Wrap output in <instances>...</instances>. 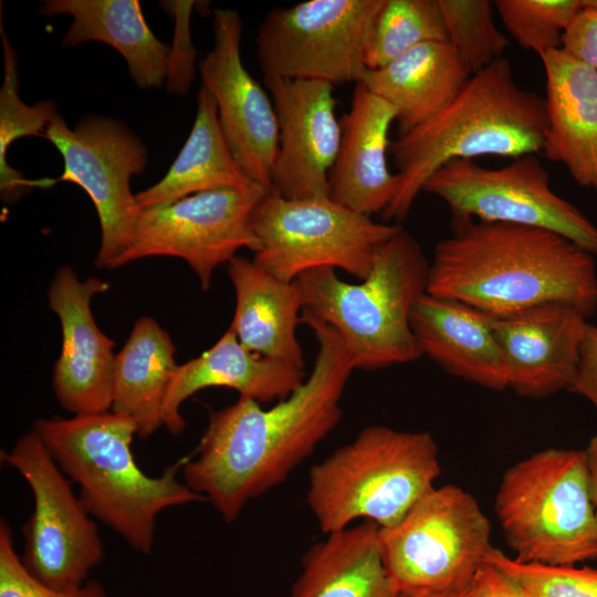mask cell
I'll return each mask as SVG.
<instances>
[{
    "mask_svg": "<svg viewBox=\"0 0 597 597\" xmlns=\"http://www.w3.org/2000/svg\"><path fill=\"white\" fill-rule=\"evenodd\" d=\"M318 342L304 383L269 409L240 397L212 411L195 457L182 465L185 483L203 495L226 522L247 503L281 484L336 427L352 358L326 324L301 316Z\"/></svg>",
    "mask_w": 597,
    "mask_h": 597,
    "instance_id": "cell-1",
    "label": "cell"
},
{
    "mask_svg": "<svg viewBox=\"0 0 597 597\" xmlns=\"http://www.w3.org/2000/svg\"><path fill=\"white\" fill-rule=\"evenodd\" d=\"M429 265L427 293L491 317L563 303L586 317L597 308L594 255L555 232L469 220L453 226Z\"/></svg>",
    "mask_w": 597,
    "mask_h": 597,
    "instance_id": "cell-2",
    "label": "cell"
},
{
    "mask_svg": "<svg viewBox=\"0 0 597 597\" xmlns=\"http://www.w3.org/2000/svg\"><path fill=\"white\" fill-rule=\"evenodd\" d=\"M546 130L544 96L521 87L510 61L498 59L471 75L437 115L391 142L399 187L383 217L405 220L426 181L447 163L538 154Z\"/></svg>",
    "mask_w": 597,
    "mask_h": 597,
    "instance_id": "cell-3",
    "label": "cell"
},
{
    "mask_svg": "<svg viewBox=\"0 0 597 597\" xmlns=\"http://www.w3.org/2000/svg\"><path fill=\"white\" fill-rule=\"evenodd\" d=\"M32 429L64 472L80 486L88 513L145 555L151 552L157 516L166 509L207 501L177 479L186 460L159 476L137 465L134 420L112 410L72 418L38 419Z\"/></svg>",
    "mask_w": 597,
    "mask_h": 597,
    "instance_id": "cell-4",
    "label": "cell"
},
{
    "mask_svg": "<svg viewBox=\"0 0 597 597\" xmlns=\"http://www.w3.org/2000/svg\"><path fill=\"white\" fill-rule=\"evenodd\" d=\"M429 265L419 243L404 228L376 251L368 276L359 283L341 280L323 266L301 274L303 317L332 327L343 341L355 369L376 370L422 356L411 328V312L427 292Z\"/></svg>",
    "mask_w": 597,
    "mask_h": 597,
    "instance_id": "cell-5",
    "label": "cell"
},
{
    "mask_svg": "<svg viewBox=\"0 0 597 597\" xmlns=\"http://www.w3.org/2000/svg\"><path fill=\"white\" fill-rule=\"evenodd\" d=\"M440 472L429 432L370 426L312 467L307 504L326 535L357 520L389 527L434 488Z\"/></svg>",
    "mask_w": 597,
    "mask_h": 597,
    "instance_id": "cell-6",
    "label": "cell"
},
{
    "mask_svg": "<svg viewBox=\"0 0 597 597\" xmlns=\"http://www.w3.org/2000/svg\"><path fill=\"white\" fill-rule=\"evenodd\" d=\"M495 513L519 562L572 566L597 558L585 449L546 448L510 467Z\"/></svg>",
    "mask_w": 597,
    "mask_h": 597,
    "instance_id": "cell-7",
    "label": "cell"
},
{
    "mask_svg": "<svg viewBox=\"0 0 597 597\" xmlns=\"http://www.w3.org/2000/svg\"><path fill=\"white\" fill-rule=\"evenodd\" d=\"M476 500L460 486L433 488L395 525L379 527L383 561L399 597L468 588L493 547Z\"/></svg>",
    "mask_w": 597,
    "mask_h": 597,
    "instance_id": "cell-8",
    "label": "cell"
},
{
    "mask_svg": "<svg viewBox=\"0 0 597 597\" xmlns=\"http://www.w3.org/2000/svg\"><path fill=\"white\" fill-rule=\"evenodd\" d=\"M251 222L261 244L252 260L284 282L323 266L364 280L378 248L400 229L329 197L287 199L272 190L255 207Z\"/></svg>",
    "mask_w": 597,
    "mask_h": 597,
    "instance_id": "cell-9",
    "label": "cell"
},
{
    "mask_svg": "<svg viewBox=\"0 0 597 597\" xmlns=\"http://www.w3.org/2000/svg\"><path fill=\"white\" fill-rule=\"evenodd\" d=\"M385 0H310L272 9L255 38L263 76L360 83Z\"/></svg>",
    "mask_w": 597,
    "mask_h": 597,
    "instance_id": "cell-10",
    "label": "cell"
},
{
    "mask_svg": "<svg viewBox=\"0 0 597 597\" xmlns=\"http://www.w3.org/2000/svg\"><path fill=\"white\" fill-rule=\"evenodd\" d=\"M537 155L514 158L500 168L454 159L430 176L422 191L447 203L453 226L474 220L540 228L597 255V227L552 189Z\"/></svg>",
    "mask_w": 597,
    "mask_h": 597,
    "instance_id": "cell-11",
    "label": "cell"
},
{
    "mask_svg": "<svg viewBox=\"0 0 597 597\" xmlns=\"http://www.w3.org/2000/svg\"><path fill=\"white\" fill-rule=\"evenodd\" d=\"M0 458L23 476L34 498L33 512L22 528L25 569L54 590L81 587L102 561L104 547L95 521L72 490V481L33 429L9 451L2 450Z\"/></svg>",
    "mask_w": 597,
    "mask_h": 597,
    "instance_id": "cell-12",
    "label": "cell"
},
{
    "mask_svg": "<svg viewBox=\"0 0 597 597\" xmlns=\"http://www.w3.org/2000/svg\"><path fill=\"white\" fill-rule=\"evenodd\" d=\"M268 191L252 182L240 188L203 191L142 210L133 240L113 269L150 256L179 258L207 291L213 271L228 264L239 250L256 253L261 249L251 218Z\"/></svg>",
    "mask_w": 597,
    "mask_h": 597,
    "instance_id": "cell-13",
    "label": "cell"
},
{
    "mask_svg": "<svg viewBox=\"0 0 597 597\" xmlns=\"http://www.w3.org/2000/svg\"><path fill=\"white\" fill-rule=\"evenodd\" d=\"M44 138L63 158L57 181L80 186L91 198L100 220L98 268L113 269L130 244L140 214L130 179L147 166V150L123 123L90 116L71 128L57 114Z\"/></svg>",
    "mask_w": 597,
    "mask_h": 597,
    "instance_id": "cell-14",
    "label": "cell"
},
{
    "mask_svg": "<svg viewBox=\"0 0 597 597\" xmlns=\"http://www.w3.org/2000/svg\"><path fill=\"white\" fill-rule=\"evenodd\" d=\"M241 36L238 11L214 10L213 46L199 63V72L234 159L252 181L270 191L279 142L276 114L269 92L242 62Z\"/></svg>",
    "mask_w": 597,
    "mask_h": 597,
    "instance_id": "cell-15",
    "label": "cell"
},
{
    "mask_svg": "<svg viewBox=\"0 0 597 597\" xmlns=\"http://www.w3.org/2000/svg\"><path fill=\"white\" fill-rule=\"evenodd\" d=\"M263 81L279 128L271 190L287 199L329 197V174L342 139L334 85L273 76Z\"/></svg>",
    "mask_w": 597,
    "mask_h": 597,
    "instance_id": "cell-16",
    "label": "cell"
},
{
    "mask_svg": "<svg viewBox=\"0 0 597 597\" xmlns=\"http://www.w3.org/2000/svg\"><path fill=\"white\" fill-rule=\"evenodd\" d=\"M108 290L98 277L80 280L67 265L52 279L49 307L62 328V348L53 370V389L60 406L74 416L112 409L115 343L97 326L91 310L93 297Z\"/></svg>",
    "mask_w": 597,
    "mask_h": 597,
    "instance_id": "cell-17",
    "label": "cell"
},
{
    "mask_svg": "<svg viewBox=\"0 0 597 597\" xmlns=\"http://www.w3.org/2000/svg\"><path fill=\"white\" fill-rule=\"evenodd\" d=\"M586 318L563 303L491 317L507 388L536 399L568 389L577 370Z\"/></svg>",
    "mask_w": 597,
    "mask_h": 597,
    "instance_id": "cell-18",
    "label": "cell"
},
{
    "mask_svg": "<svg viewBox=\"0 0 597 597\" xmlns=\"http://www.w3.org/2000/svg\"><path fill=\"white\" fill-rule=\"evenodd\" d=\"M396 108L357 83L341 118L342 139L329 174V198L358 213H383L399 187L388 167L389 132Z\"/></svg>",
    "mask_w": 597,
    "mask_h": 597,
    "instance_id": "cell-19",
    "label": "cell"
},
{
    "mask_svg": "<svg viewBox=\"0 0 597 597\" xmlns=\"http://www.w3.org/2000/svg\"><path fill=\"white\" fill-rule=\"evenodd\" d=\"M547 130L543 154L597 190V72L564 49L542 57Z\"/></svg>",
    "mask_w": 597,
    "mask_h": 597,
    "instance_id": "cell-20",
    "label": "cell"
},
{
    "mask_svg": "<svg viewBox=\"0 0 597 597\" xmlns=\"http://www.w3.org/2000/svg\"><path fill=\"white\" fill-rule=\"evenodd\" d=\"M305 378L304 369L250 352L228 328L202 355L178 365L165 399L163 426L172 434L182 432L186 422L180 407L205 388H232L240 397L262 404L285 399Z\"/></svg>",
    "mask_w": 597,
    "mask_h": 597,
    "instance_id": "cell-21",
    "label": "cell"
},
{
    "mask_svg": "<svg viewBox=\"0 0 597 597\" xmlns=\"http://www.w3.org/2000/svg\"><path fill=\"white\" fill-rule=\"evenodd\" d=\"M411 328L422 355L448 374L492 390L507 388L491 316L426 292L412 307Z\"/></svg>",
    "mask_w": 597,
    "mask_h": 597,
    "instance_id": "cell-22",
    "label": "cell"
},
{
    "mask_svg": "<svg viewBox=\"0 0 597 597\" xmlns=\"http://www.w3.org/2000/svg\"><path fill=\"white\" fill-rule=\"evenodd\" d=\"M235 293V308L229 328L252 353L304 369L296 337L302 322L303 293L296 281L284 282L253 260L234 256L227 264Z\"/></svg>",
    "mask_w": 597,
    "mask_h": 597,
    "instance_id": "cell-23",
    "label": "cell"
},
{
    "mask_svg": "<svg viewBox=\"0 0 597 597\" xmlns=\"http://www.w3.org/2000/svg\"><path fill=\"white\" fill-rule=\"evenodd\" d=\"M39 11L43 15L72 17L62 39L64 48L102 42L121 53L139 87H160L167 80L170 49L148 27L139 1L46 0Z\"/></svg>",
    "mask_w": 597,
    "mask_h": 597,
    "instance_id": "cell-24",
    "label": "cell"
},
{
    "mask_svg": "<svg viewBox=\"0 0 597 597\" xmlns=\"http://www.w3.org/2000/svg\"><path fill=\"white\" fill-rule=\"evenodd\" d=\"M471 74L449 42L420 44L360 82L397 111L399 135L442 111Z\"/></svg>",
    "mask_w": 597,
    "mask_h": 597,
    "instance_id": "cell-25",
    "label": "cell"
},
{
    "mask_svg": "<svg viewBox=\"0 0 597 597\" xmlns=\"http://www.w3.org/2000/svg\"><path fill=\"white\" fill-rule=\"evenodd\" d=\"M290 597H399L369 521L327 534L304 555Z\"/></svg>",
    "mask_w": 597,
    "mask_h": 597,
    "instance_id": "cell-26",
    "label": "cell"
},
{
    "mask_svg": "<svg viewBox=\"0 0 597 597\" xmlns=\"http://www.w3.org/2000/svg\"><path fill=\"white\" fill-rule=\"evenodd\" d=\"M252 182L232 155L212 96L201 86L195 122L186 143L164 178L136 193V201L142 211L195 193L240 188Z\"/></svg>",
    "mask_w": 597,
    "mask_h": 597,
    "instance_id": "cell-27",
    "label": "cell"
},
{
    "mask_svg": "<svg viewBox=\"0 0 597 597\" xmlns=\"http://www.w3.org/2000/svg\"><path fill=\"white\" fill-rule=\"evenodd\" d=\"M169 334L151 317L135 323L116 354L112 411L130 417L145 439L163 426V410L178 367Z\"/></svg>",
    "mask_w": 597,
    "mask_h": 597,
    "instance_id": "cell-28",
    "label": "cell"
},
{
    "mask_svg": "<svg viewBox=\"0 0 597 597\" xmlns=\"http://www.w3.org/2000/svg\"><path fill=\"white\" fill-rule=\"evenodd\" d=\"M3 51V82L0 90V192L6 203L17 201L33 188H49L56 179L30 180L8 163L9 147L21 137H44L48 125L56 117L57 105L41 101L28 105L19 96L18 62L2 20L0 23Z\"/></svg>",
    "mask_w": 597,
    "mask_h": 597,
    "instance_id": "cell-29",
    "label": "cell"
},
{
    "mask_svg": "<svg viewBox=\"0 0 597 597\" xmlns=\"http://www.w3.org/2000/svg\"><path fill=\"white\" fill-rule=\"evenodd\" d=\"M428 42H448L438 0H385L368 48V70Z\"/></svg>",
    "mask_w": 597,
    "mask_h": 597,
    "instance_id": "cell-30",
    "label": "cell"
},
{
    "mask_svg": "<svg viewBox=\"0 0 597 597\" xmlns=\"http://www.w3.org/2000/svg\"><path fill=\"white\" fill-rule=\"evenodd\" d=\"M449 44L471 75L503 57L506 35L493 20L489 0H438Z\"/></svg>",
    "mask_w": 597,
    "mask_h": 597,
    "instance_id": "cell-31",
    "label": "cell"
},
{
    "mask_svg": "<svg viewBox=\"0 0 597 597\" xmlns=\"http://www.w3.org/2000/svg\"><path fill=\"white\" fill-rule=\"evenodd\" d=\"M493 6L509 33L538 57L561 48L583 8L582 0H496Z\"/></svg>",
    "mask_w": 597,
    "mask_h": 597,
    "instance_id": "cell-32",
    "label": "cell"
},
{
    "mask_svg": "<svg viewBox=\"0 0 597 597\" xmlns=\"http://www.w3.org/2000/svg\"><path fill=\"white\" fill-rule=\"evenodd\" d=\"M485 563L510 577L530 597H597V569L522 563L495 547Z\"/></svg>",
    "mask_w": 597,
    "mask_h": 597,
    "instance_id": "cell-33",
    "label": "cell"
},
{
    "mask_svg": "<svg viewBox=\"0 0 597 597\" xmlns=\"http://www.w3.org/2000/svg\"><path fill=\"white\" fill-rule=\"evenodd\" d=\"M0 597H107L97 582L90 580L76 589L59 591L38 582L25 569L15 552L11 530L0 522Z\"/></svg>",
    "mask_w": 597,
    "mask_h": 597,
    "instance_id": "cell-34",
    "label": "cell"
},
{
    "mask_svg": "<svg viewBox=\"0 0 597 597\" xmlns=\"http://www.w3.org/2000/svg\"><path fill=\"white\" fill-rule=\"evenodd\" d=\"M161 6L174 13L176 27L174 46L169 50L167 90L184 95L195 80L196 49L190 35L193 1H165Z\"/></svg>",
    "mask_w": 597,
    "mask_h": 597,
    "instance_id": "cell-35",
    "label": "cell"
},
{
    "mask_svg": "<svg viewBox=\"0 0 597 597\" xmlns=\"http://www.w3.org/2000/svg\"><path fill=\"white\" fill-rule=\"evenodd\" d=\"M561 48L597 72V8L583 6L563 34Z\"/></svg>",
    "mask_w": 597,
    "mask_h": 597,
    "instance_id": "cell-36",
    "label": "cell"
},
{
    "mask_svg": "<svg viewBox=\"0 0 597 597\" xmlns=\"http://www.w3.org/2000/svg\"><path fill=\"white\" fill-rule=\"evenodd\" d=\"M568 390L585 397L597 409V326L587 324L579 362Z\"/></svg>",
    "mask_w": 597,
    "mask_h": 597,
    "instance_id": "cell-37",
    "label": "cell"
},
{
    "mask_svg": "<svg viewBox=\"0 0 597 597\" xmlns=\"http://www.w3.org/2000/svg\"><path fill=\"white\" fill-rule=\"evenodd\" d=\"M470 597H530L502 572L485 563L470 587Z\"/></svg>",
    "mask_w": 597,
    "mask_h": 597,
    "instance_id": "cell-38",
    "label": "cell"
},
{
    "mask_svg": "<svg viewBox=\"0 0 597 597\" xmlns=\"http://www.w3.org/2000/svg\"><path fill=\"white\" fill-rule=\"evenodd\" d=\"M586 450L589 482H590V495L595 511V520L597 526V432L590 438Z\"/></svg>",
    "mask_w": 597,
    "mask_h": 597,
    "instance_id": "cell-39",
    "label": "cell"
},
{
    "mask_svg": "<svg viewBox=\"0 0 597 597\" xmlns=\"http://www.w3.org/2000/svg\"><path fill=\"white\" fill-rule=\"evenodd\" d=\"M470 587H471V585L468 588L463 589V590L452 593V594H449V595H444V596H440V597H470Z\"/></svg>",
    "mask_w": 597,
    "mask_h": 597,
    "instance_id": "cell-40",
    "label": "cell"
},
{
    "mask_svg": "<svg viewBox=\"0 0 597 597\" xmlns=\"http://www.w3.org/2000/svg\"><path fill=\"white\" fill-rule=\"evenodd\" d=\"M583 6L597 8V0H582Z\"/></svg>",
    "mask_w": 597,
    "mask_h": 597,
    "instance_id": "cell-41",
    "label": "cell"
}]
</instances>
